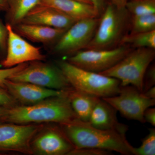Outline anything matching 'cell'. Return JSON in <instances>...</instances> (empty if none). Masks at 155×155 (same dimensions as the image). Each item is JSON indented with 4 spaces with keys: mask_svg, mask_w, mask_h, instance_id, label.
I'll use <instances>...</instances> for the list:
<instances>
[{
    "mask_svg": "<svg viewBox=\"0 0 155 155\" xmlns=\"http://www.w3.org/2000/svg\"><path fill=\"white\" fill-rule=\"evenodd\" d=\"M63 91L61 95L48 98L34 104L17 105L7 109L4 123L62 124L81 120L73 111L65 91Z\"/></svg>",
    "mask_w": 155,
    "mask_h": 155,
    "instance_id": "obj_1",
    "label": "cell"
},
{
    "mask_svg": "<svg viewBox=\"0 0 155 155\" xmlns=\"http://www.w3.org/2000/svg\"><path fill=\"white\" fill-rule=\"evenodd\" d=\"M59 125L75 149L93 148L134 155V147L127 141L126 134L98 129L81 120Z\"/></svg>",
    "mask_w": 155,
    "mask_h": 155,
    "instance_id": "obj_2",
    "label": "cell"
},
{
    "mask_svg": "<svg viewBox=\"0 0 155 155\" xmlns=\"http://www.w3.org/2000/svg\"><path fill=\"white\" fill-rule=\"evenodd\" d=\"M101 15L94 36L85 49L114 48L127 34L130 15L125 8H118L110 3Z\"/></svg>",
    "mask_w": 155,
    "mask_h": 155,
    "instance_id": "obj_3",
    "label": "cell"
},
{
    "mask_svg": "<svg viewBox=\"0 0 155 155\" xmlns=\"http://www.w3.org/2000/svg\"><path fill=\"white\" fill-rule=\"evenodd\" d=\"M58 66L70 85L75 89L101 98L119 93L120 81L101 73L84 70L67 61H59Z\"/></svg>",
    "mask_w": 155,
    "mask_h": 155,
    "instance_id": "obj_4",
    "label": "cell"
},
{
    "mask_svg": "<svg viewBox=\"0 0 155 155\" xmlns=\"http://www.w3.org/2000/svg\"><path fill=\"white\" fill-rule=\"evenodd\" d=\"M155 57L153 49H133L114 67L100 73L118 79L121 86L132 85L142 92L143 76Z\"/></svg>",
    "mask_w": 155,
    "mask_h": 155,
    "instance_id": "obj_5",
    "label": "cell"
},
{
    "mask_svg": "<svg viewBox=\"0 0 155 155\" xmlns=\"http://www.w3.org/2000/svg\"><path fill=\"white\" fill-rule=\"evenodd\" d=\"M9 80L33 84L58 91L65 90L72 87L58 66L41 61L31 62Z\"/></svg>",
    "mask_w": 155,
    "mask_h": 155,
    "instance_id": "obj_6",
    "label": "cell"
},
{
    "mask_svg": "<svg viewBox=\"0 0 155 155\" xmlns=\"http://www.w3.org/2000/svg\"><path fill=\"white\" fill-rule=\"evenodd\" d=\"M132 49L126 45L111 49H84L69 57L67 61L81 69L100 73L114 67Z\"/></svg>",
    "mask_w": 155,
    "mask_h": 155,
    "instance_id": "obj_7",
    "label": "cell"
},
{
    "mask_svg": "<svg viewBox=\"0 0 155 155\" xmlns=\"http://www.w3.org/2000/svg\"><path fill=\"white\" fill-rule=\"evenodd\" d=\"M123 117L129 120L145 123L143 114L148 108L155 105V99L149 98L135 87L121 86L118 94L103 98Z\"/></svg>",
    "mask_w": 155,
    "mask_h": 155,
    "instance_id": "obj_8",
    "label": "cell"
},
{
    "mask_svg": "<svg viewBox=\"0 0 155 155\" xmlns=\"http://www.w3.org/2000/svg\"><path fill=\"white\" fill-rule=\"evenodd\" d=\"M100 17L81 19L75 22L61 36L54 47L55 52L73 55L85 49L94 36Z\"/></svg>",
    "mask_w": 155,
    "mask_h": 155,
    "instance_id": "obj_9",
    "label": "cell"
},
{
    "mask_svg": "<svg viewBox=\"0 0 155 155\" xmlns=\"http://www.w3.org/2000/svg\"><path fill=\"white\" fill-rule=\"evenodd\" d=\"M43 127L41 125L1 123L0 151L17 152L32 154L31 140Z\"/></svg>",
    "mask_w": 155,
    "mask_h": 155,
    "instance_id": "obj_10",
    "label": "cell"
},
{
    "mask_svg": "<svg viewBox=\"0 0 155 155\" xmlns=\"http://www.w3.org/2000/svg\"><path fill=\"white\" fill-rule=\"evenodd\" d=\"M31 148L32 154L40 155H69L75 149L60 126H43L34 137Z\"/></svg>",
    "mask_w": 155,
    "mask_h": 155,
    "instance_id": "obj_11",
    "label": "cell"
},
{
    "mask_svg": "<svg viewBox=\"0 0 155 155\" xmlns=\"http://www.w3.org/2000/svg\"><path fill=\"white\" fill-rule=\"evenodd\" d=\"M8 31V50L5 58L1 64L5 68H11L19 64L44 60L39 48L32 45L22 38L9 23L6 25Z\"/></svg>",
    "mask_w": 155,
    "mask_h": 155,
    "instance_id": "obj_12",
    "label": "cell"
},
{
    "mask_svg": "<svg viewBox=\"0 0 155 155\" xmlns=\"http://www.w3.org/2000/svg\"><path fill=\"white\" fill-rule=\"evenodd\" d=\"M5 88L22 105L34 104L51 97L63 94V91L51 89L27 82H19L7 79Z\"/></svg>",
    "mask_w": 155,
    "mask_h": 155,
    "instance_id": "obj_13",
    "label": "cell"
},
{
    "mask_svg": "<svg viewBox=\"0 0 155 155\" xmlns=\"http://www.w3.org/2000/svg\"><path fill=\"white\" fill-rule=\"evenodd\" d=\"M75 22V19L56 9L39 5L28 12L21 22L67 29Z\"/></svg>",
    "mask_w": 155,
    "mask_h": 155,
    "instance_id": "obj_14",
    "label": "cell"
},
{
    "mask_svg": "<svg viewBox=\"0 0 155 155\" xmlns=\"http://www.w3.org/2000/svg\"><path fill=\"white\" fill-rule=\"evenodd\" d=\"M117 112L110 104L100 98L93 111L88 123L98 129L114 130L126 134L128 130V125L119 122Z\"/></svg>",
    "mask_w": 155,
    "mask_h": 155,
    "instance_id": "obj_15",
    "label": "cell"
},
{
    "mask_svg": "<svg viewBox=\"0 0 155 155\" xmlns=\"http://www.w3.org/2000/svg\"><path fill=\"white\" fill-rule=\"evenodd\" d=\"M40 5L56 9L76 21L100 15L93 5L76 0H41Z\"/></svg>",
    "mask_w": 155,
    "mask_h": 155,
    "instance_id": "obj_16",
    "label": "cell"
},
{
    "mask_svg": "<svg viewBox=\"0 0 155 155\" xmlns=\"http://www.w3.org/2000/svg\"><path fill=\"white\" fill-rule=\"evenodd\" d=\"M13 27L19 35L31 41L45 44L58 41L67 30L22 22Z\"/></svg>",
    "mask_w": 155,
    "mask_h": 155,
    "instance_id": "obj_17",
    "label": "cell"
},
{
    "mask_svg": "<svg viewBox=\"0 0 155 155\" xmlns=\"http://www.w3.org/2000/svg\"><path fill=\"white\" fill-rule=\"evenodd\" d=\"M64 91L78 118L82 122H89L93 111L101 98L79 91L72 87Z\"/></svg>",
    "mask_w": 155,
    "mask_h": 155,
    "instance_id": "obj_18",
    "label": "cell"
},
{
    "mask_svg": "<svg viewBox=\"0 0 155 155\" xmlns=\"http://www.w3.org/2000/svg\"><path fill=\"white\" fill-rule=\"evenodd\" d=\"M41 0H8V22L12 26L21 23L32 9L40 5Z\"/></svg>",
    "mask_w": 155,
    "mask_h": 155,
    "instance_id": "obj_19",
    "label": "cell"
},
{
    "mask_svg": "<svg viewBox=\"0 0 155 155\" xmlns=\"http://www.w3.org/2000/svg\"><path fill=\"white\" fill-rule=\"evenodd\" d=\"M121 45H126L132 49L149 48L155 49V30L148 32L127 33L122 38Z\"/></svg>",
    "mask_w": 155,
    "mask_h": 155,
    "instance_id": "obj_20",
    "label": "cell"
},
{
    "mask_svg": "<svg viewBox=\"0 0 155 155\" xmlns=\"http://www.w3.org/2000/svg\"><path fill=\"white\" fill-rule=\"evenodd\" d=\"M129 30L131 34L155 30V14L130 16Z\"/></svg>",
    "mask_w": 155,
    "mask_h": 155,
    "instance_id": "obj_21",
    "label": "cell"
},
{
    "mask_svg": "<svg viewBox=\"0 0 155 155\" xmlns=\"http://www.w3.org/2000/svg\"><path fill=\"white\" fill-rule=\"evenodd\" d=\"M125 8L130 16L155 14V0H129Z\"/></svg>",
    "mask_w": 155,
    "mask_h": 155,
    "instance_id": "obj_22",
    "label": "cell"
},
{
    "mask_svg": "<svg viewBox=\"0 0 155 155\" xmlns=\"http://www.w3.org/2000/svg\"><path fill=\"white\" fill-rule=\"evenodd\" d=\"M155 155V129H149V133L142 140L141 145L134 147V155Z\"/></svg>",
    "mask_w": 155,
    "mask_h": 155,
    "instance_id": "obj_23",
    "label": "cell"
},
{
    "mask_svg": "<svg viewBox=\"0 0 155 155\" xmlns=\"http://www.w3.org/2000/svg\"><path fill=\"white\" fill-rule=\"evenodd\" d=\"M28 64L27 63H25L11 68L0 69V86L5 88V83L7 79H10L13 75L24 69Z\"/></svg>",
    "mask_w": 155,
    "mask_h": 155,
    "instance_id": "obj_24",
    "label": "cell"
},
{
    "mask_svg": "<svg viewBox=\"0 0 155 155\" xmlns=\"http://www.w3.org/2000/svg\"><path fill=\"white\" fill-rule=\"evenodd\" d=\"M155 85V65L151 64L143 76L142 92H144Z\"/></svg>",
    "mask_w": 155,
    "mask_h": 155,
    "instance_id": "obj_25",
    "label": "cell"
},
{
    "mask_svg": "<svg viewBox=\"0 0 155 155\" xmlns=\"http://www.w3.org/2000/svg\"><path fill=\"white\" fill-rule=\"evenodd\" d=\"M17 104L8 91L0 86V107L9 109L17 106Z\"/></svg>",
    "mask_w": 155,
    "mask_h": 155,
    "instance_id": "obj_26",
    "label": "cell"
},
{
    "mask_svg": "<svg viewBox=\"0 0 155 155\" xmlns=\"http://www.w3.org/2000/svg\"><path fill=\"white\" fill-rule=\"evenodd\" d=\"M111 152L106 150L93 148H82L74 149L69 155H108L111 154Z\"/></svg>",
    "mask_w": 155,
    "mask_h": 155,
    "instance_id": "obj_27",
    "label": "cell"
},
{
    "mask_svg": "<svg viewBox=\"0 0 155 155\" xmlns=\"http://www.w3.org/2000/svg\"><path fill=\"white\" fill-rule=\"evenodd\" d=\"M145 122L150 123L153 126H155V108H148L143 114Z\"/></svg>",
    "mask_w": 155,
    "mask_h": 155,
    "instance_id": "obj_28",
    "label": "cell"
},
{
    "mask_svg": "<svg viewBox=\"0 0 155 155\" xmlns=\"http://www.w3.org/2000/svg\"><path fill=\"white\" fill-rule=\"evenodd\" d=\"M8 38V31L6 25H3L0 21V49L3 48L6 46Z\"/></svg>",
    "mask_w": 155,
    "mask_h": 155,
    "instance_id": "obj_29",
    "label": "cell"
},
{
    "mask_svg": "<svg viewBox=\"0 0 155 155\" xmlns=\"http://www.w3.org/2000/svg\"><path fill=\"white\" fill-rule=\"evenodd\" d=\"M95 8L97 10L100 15L105 8V0H89Z\"/></svg>",
    "mask_w": 155,
    "mask_h": 155,
    "instance_id": "obj_30",
    "label": "cell"
},
{
    "mask_svg": "<svg viewBox=\"0 0 155 155\" xmlns=\"http://www.w3.org/2000/svg\"><path fill=\"white\" fill-rule=\"evenodd\" d=\"M111 3L118 8H125V5L129 0H110Z\"/></svg>",
    "mask_w": 155,
    "mask_h": 155,
    "instance_id": "obj_31",
    "label": "cell"
},
{
    "mask_svg": "<svg viewBox=\"0 0 155 155\" xmlns=\"http://www.w3.org/2000/svg\"><path fill=\"white\" fill-rule=\"evenodd\" d=\"M144 95L149 98L155 99V86L151 87L147 91L143 93Z\"/></svg>",
    "mask_w": 155,
    "mask_h": 155,
    "instance_id": "obj_32",
    "label": "cell"
},
{
    "mask_svg": "<svg viewBox=\"0 0 155 155\" xmlns=\"http://www.w3.org/2000/svg\"><path fill=\"white\" fill-rule=\"evenodd\" d=\"M7 108L0 107V124L4 123V118L7 111Z\"/></svg>",
    "mask_w": 155,
    "mask_h": 155,
    "instance_id": "obj_33",
    "label": "cell"
},
{
    "mask_svg": "<svg viewBox=\"0 0 155 155\" xmlns=\"http://www.w3.org/2000/svg\"><path fill=\"white\" fill-rule=\"evenodd\" d=\"M8 9V0H0V10L7 11Z\"/></svg>",
    "mask_w": 155,
    "mask_h": 155,
    "instance_id": "obj_34",
    "label": "cell"
},
{
    "mask_svg": "<svg viewBox=\"0 0 155 155\" xmlns=\"http://www.w3.org/2000/svg\"><path fill=\"white\" fill-rule=\"evenodd\" d=\"M76 1H79V2H82L87 3V4H91L92 5L91 2L89 0H76Z\"/></svg>",
    "mask_w": 155,
    "mask_h": 155,
    "instance_id": "obj_35",
    "label": "cell"
}]
</instances>
